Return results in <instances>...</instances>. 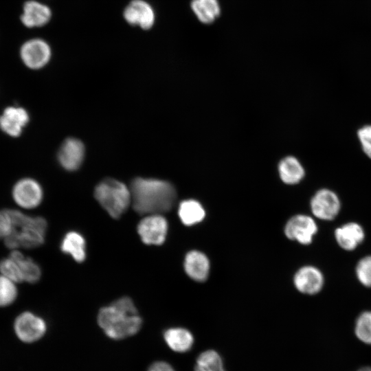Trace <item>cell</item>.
<instances>
[{
    "label": "cell",
    "instance_id": "44dd1931",
    "mask_svg": "<svg viewBox=\"0 0 371 371\" xmlns=\"http://www.w3.org/2000/svg\"><path fill=\"white\" fill-rule=\"evenodd\" d=\"M9 256L18 263L24 281L33 284L40 280L41 277V267L32 258L25 256L17 249L12 250Z\"/></svg>",
    "mask_w": 371,
    "mask_h": 371
},
{
    "label": "cell",
    "instance_id": "e0dca14e",
    "mask_svg": "<svg viewBox=\"0 0 371 371\" xmlns=\"http://www.w3.org/2000/svg\"><path fill=\"white\" fill-rule=\"evenodd\" d=\"M184 269L190 278L203 282L207 279L209 274V260L202 252L191 251L185 257Z\"/></svg>",
    "mask_w": 371,
    "mask_h": 371
},
{
    "label": "cell",
    "instance_id": "ba28073f",
    "mask_svg": "<svg viewBox=\"0 0 371 371\" xmlns=\"http://www.w3.org/2000/svg\"><path fill=\"white\" fill-rule=\"evenodd\" d=\"M137 232L144 243L161 245L166 238L168 222L159 214L147 215L137 225Z\"/></svg>",
    "mask_w": 371,
    "mask_h": 371
},
{
    "label": "cell",
    "instance_id": "83f0119b",
    "mask_svg": "<svg viewBox=\"0 0 371 371\" xmlns=\"http://www.w3.org/2000/svg\"><path fill=\"white\" fill-rule=\"evenodd\" d=\"M359 281L365 286L371 287V256L361 258L356 267Z\"/></svg>",
    "mask_w": 371,
    "mask_h": 371
},
{
    "label": "cell",
    "instance_id": "ac0fdd59",
    "mask_svg": "<svg viewBox=\"0 0 371 371\" xmlns=\"http://www.w3.org/2000/svg\"><path fill=\"white\" fill-rule=\"evenodd\" d=\"M168 346L175 352H186L192 346L194 338L191 333L182 328H171L164 333Z\"/></svg>",
    "mask_w": 371,
    "mask_h": 371
},
{
    "label": "cell",
    "instance_id": "4fadbf2b",
    "mask_svg": "<svg viewBox=\"0 0 371 371\" xmlns=\"http://www.w3.org/2000/svg\"><path fill=\"white\" fill-rule=\"evenodd\" d=\"M52 17V12L47 5L36 0H27L23 4L20 21L25 27L36 28L46 25Z\"/></svg>",
    "mask_w": 371,
    "mask_h": 371
},
{
    "label": "cell",
    "instance_id": "52a82bcc",
    "mask_svg": "<svg viewBox=\"0 0 371 371\" xmlns=\"http://www.w3.org/2000/svg\"><path fill=\"white\" fill-rule=\"evenodd\" d=\"M12 195L19 207L33 209L41 203L43 191L40 183L35 179L23 178L14 185Z\"/></svg>",
    "mask_w": 371,
    "mask_h": 371
},
{
    "label": "cell",
    "instance_id": "3957f363",
    "mask_svg": "<svg viewBox=\"0 0 371 371\" xmlns=\"http://www.w3.org/2000/svg\"><path fill=\"white\" fill-rule=\"evenodd\" d=\"M4 210L12 225L11 233L3 239L7 248L12 250L20 247L34 249L44 243L47 227L44 218L30 216L14 209Z\"/></svg>",
    "mask_w": 371,
    "mask_h": 371
},
{
    "label": "cell",
    "instance_id": "ffe728a7",
    "mask_svg": "<svg viewBox=\"0 0 371 371\" xmlns=\"http://www.w3.org/2000/svg\"><path fill=\"white\" fill-rule=\"evenodd\" d=\"M191 8L199 21L205 24L213 23L221 13L218 0H192Z\"/></svg>",
    "mask_w": 371,
    "mask_h": 371
},
{
    "label": "cell",
    "instance_id": "30bf717a",
    "mask_svg": "<svg viewBox=\"0 0 371 371\" xmlns=\"http://www.w3.org/2000/svg\"><path fill=\"white\" fill-rule=\"evenodd\" d=\"M341 207L338 196L328 189L317 191L311 201V208L317 218L328 221L335 218Z\"/></svg>",
    "mask_w": 371,
    "mask_h": 371
},
{
    "label": "cell",
    "instance_id": "d4e9b609",
    "mask_svg": "<svg viewBox=\"0 0 371 371\" xmlns=\"http://www.w3.org/2000/svg\"><path fill=\"white\" fill-rule=\"evenodd\" d=\"M355 333L359 341L371 345V311L359 315L355 322Z\"/></svg>",
    "mask_w": 371,
    "mask_h": 371
},
{
    "label": "cell",
    "instance_id": "6da1fadb",
    "mask_svg": "<svg viewBox=\"0 0 371 371\" xmlns=\"http://www.w3.org/2000/svg\"><path fill=\"white\" fill-rule=\"evenodd\" d=\"M129 188L131 205L139 214L166 212L172 209L177 199L175 187L159 179L136 177Z\"/></svg>",
    "mask_w": 371,
    "mask_h": 371
},
{
    "label": "cell",
    "instance_id": "f1b7e54d",
    "mask_svg": "<svg viewBox=\"0 0 371 371\" xmlns=\"http://www.w3.org/2000/svg\"><path fill=\"white\" fill-rule=\"evenodd\" d=\"M357 135L363 150L371 159V125H366L359 129Z\"/></svg>",
    "mask_w": 371,
    "mask_h": 371
},
{
    "label": "cell",
    "instance_id": "f546056e",
    "mask_svg": "<svg viewBox=\"0 0 371 371\" xmlns=\"http://www.w3.org/2000/svg\"><path fill=\"white\" fill-rule=\"evenodd\" d=\"M12 230L10 219L5 211H0V239H4Z\"/></svg>",
    "mask_w": 371,
    "mask_h": 371
},
{
    "label": "cell",
    "instance_id": "7402d4cb",
    "mask_svg": "<svg viewBox=\"0 0 371 371\" xmlns=\"http://www.w3.org/2000/svg\"><path fill=\"white\" fill-rule=\"evenodd\" d=\"M280 177L287 184L299 183L304 176V170L300 161L294 157H286L279 164Z\"/></svg>",
    "mask_w": 371,
    "mask_h": 371
},
{
    "label": "cell",
    "instance_id": "4316f807",
    "mask_svg": "<svg viewBox=\"0 0 371 371\" xmlns=\"http://www.w3.org/2000/svg\"><path fill=\"white\" fill-rule=\"evenodd\" d=\"M0 272L15 283L24 281L23 276L18 263L11 257L3 258L0 260Z\"/></svg>",
    "mask_w": 371,
    "mask_h": 371
},
{
    "label": "cell",
    "instance_id": "7c38bea8",
    "mask_svg": "<svg viewBox=\"0 0 371 371\" xmlns=\"http://www.w3.org/2000/svg\"><path fill=\"white\" fill-rule=\"evenodd\" d=\"M85 155L83 143L74 137L67 138L58 152V161L66 170L74 171L82 165Z\"/></svg>",
    "mask_w": 371,
    "mask_h": 371
},
{
    "label": "cell",
    "instance_id": "603a6c76",
    "mask_svg": "<svg viewBox=\"0 0 371 371\" xmlns=\"http://www.w3.org/2000/svg\"><path fill=\"white\" fill-rule=\"evenodd\" d=\"M178 214L183 224L190 226L203 221L205 212L199 202L188 199L180 203Z\"/></svg>",
    "mask_w": 371,
    "mask_h": 371
},
{
    "label": "cell",
    "instance_id": "5bb4252c",
    "mask_svg": "<svg viewBox=\"0 0 371 371\" xmlns=\"http://www.w3.org/2000/svg\"><path fill=\"white\" fill-rule=\"evenodd\" d=\"M27 111L19 106H8L0 115V129L6 135L17 137L29 122Z\"/></svg>",
    "mask_w": 371,
    "mask_h": 371
},
{
    "label": "cell",
    "instance_id": "9a60e30c",
    "mask_svg": "<svg viewBox=\"0 0 371 371\" xmlns=\"http://www.w3.org/2000/svg\"><path fill=\"white\" fill-rule=\"evenodd\" d=\"M294 284L301 293L313 295L322 289L324 276L315 267L304 266L300 268L294 276Z\"/></svg>",
    "mask_w": 371,
    "mask_h": 371
},
{
    "label": "cell",
    "instance_id": "7a4b0ae2",
    "mask_svg": "<svg viewBox=\"0 0 371 371\" xmlns=\"http://www.w3.org/2000/svg\"><path fill=\"white\" fill-rule=\"evenodd\" d=\"M98 323L107 337L117 340L138 333L142 319L133 300L122 297L100 310Z\"/></svg>",
    "mask_w": 371,
    "mask_h": 371
},
{
    "label": "cell",
    "instance_id": "9c48e42d",
    "mask_svg": "<svg viewBox=\"0 0 371 371\" xmlns=\"http://www.w3.org/2000/svg\"><path fill=\"white\" fill-rule=\"evenodd\" d=\"M317 231L315 221L309 216L297 214L291 218L284 227L286 236L302 245L310 244Z\"/></svg>",
    "mask_w": 371,
    "mask_h": 371
},
{
    "label": "cell",
    "instance_id": "277c9868",
    "mask_svg": "<svg viewBox=\"0 0 371 371\" xmlns=\"http://www.w3.org/2000/svg\"><path fill=\"white\" fill-rule=\"evenodd\" d=\"M94 196L102 207L113 218H119L131 204L130 188L124 183L105 179L95 188Z\"/></svg>",
    "mask_w": 371,
    "mask_h": 371
},
{
    "label": "cell",
    "instance_id": "484cf974",
    "mask_svg": "<svg viewBox=\"0 0 371 371\" xmlns=\"http://www.w3.org/2000/svg\"><path fill=\"white\" fill-rule=\"evenodd\" d=\"M15 282L8 278L0 276V307L10 306L18 296V289Z\"/></svg>",
    "mask_w": 371,
    "mask_h": 371
},
{
    "label": "cell",
    "instance_id": "d6986e66",
    "mask_svg": "<svg viewBox=\"0 0 371 371\" xmlns=\"http://www.w3.org/2000/svg\"><path fill=\"white\" fill-rule=\"evenodd\" d=\"M60 249L78 262H82L86 258L85 239L77 232L71 231L65 235L60 243Z\"/></svg>",
    "mask_w": 371,
    "mask_h": 371
},
{
    "label": "cell",
    "instance_id": "8992f818",
    "mask_svg": "<svg viewBox=\"0 0 371 371\" xmlns=\"http://www.w3.org/2000/svg\"><path fill=\"white\" fill-rule=\"evenodd\" d=\"M14 329L21 341L32 343L39 340L45 334L47 324L42 317L30 311H25L16 317Z\"/></svg>",
    "mask_w": 371,
    "mask_h": 371
},
{
    "label": "cell",
    "instance_id": "1f68e13d",
    "mask_svg": "<svg viewBox=\"0 0 371 371\" xmlns=\"http://www.w3.org/2000/svg\"><path fill=\"white\" fill-rule=\"evenodd\" d=\"M357 371H371V366H363L359 368Z\"/></svg>",
    "mask_w": 371,
    "mask_h": 371
},
{
    "label": "cell",
    "instance_id": "2e32d148",
    "mask_svg": "<svg viewBox=\"0 0 371 371\" xmlns=\"http://www.w3.org/2000/svg\"><path fill=\"white\" fill-rule=\"evenodd\" d=\"M335 237L340 247L346 251H352L363 242L365 233L359 224L352 222L336 229Z\"/></svg>",
    "mask_w": 371,
    "mask_h": 371
},
{
    "label": "cell",
    "instance_id": "4dcf8cb0",
    "mask_svg": "<svg viewBox=\"0 0 371 371\" xmlns=\"http://www.w3.org/2000/svg\"><path fill=\"white\" fill-rule=\"evenodd\" d=\"M147 371H175L168 363L159 361L150 364Z\"/></svg>",
    "mask_w": 371,
    "mask_h": 371
},
{
    "label": "cell",
    "instance_id": "5b68a950",
    "mask_svg": "<svg viewBox=\"0 0 371 371\" xmlns=\"http://www.w3.org/2000/svg\"><path fill=\"white\" fill-rule=\"evenodd\" d=\"M52 48L41 38H32L25 41L19 49V56L27 68L33 70L46 66L52 58Z\"/></svg>",
    "mask_w": 371,
    "mask_h": 371
},
{
    "label": "cell",
    "instance_id": "8fae6325",
    "mask_svg": "<svg viewBox=\"0 0 371 371\" xmlns=\"http://www.w3.org/2000/svg\"><path fill=\"white\" fill-rule=\"evenodd\" d=\"M123 16L131 25L150 30L155 22V13L150 3L144 0H132L124 8Z\"/></svg>",
    "mask_w": 371,
    "mask_h": 371
},
{
    "label": "cell",
    "instance_id": "cb8c5ba5",
    "mask_svg": "<svg viewBox=\"0 0 371 371\" xmlns=\"http://www.w3.org/2000/svg\"><path fill=\"white\" fill-rule=\"evenodd\" d=\"M195 371H225L219 354L212 350L199 355L195 365Z\"/></svg>",
    "mask_w": 371,
    "mask_h": 371
}]
</instances>
